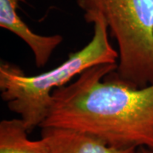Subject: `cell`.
Instances as JSON below:
<instances>
[{"label": "cell", "instance_id": "52a82bcc", "mask_svg": "<svg viewBox=\"0 0 153 153\" xmlns=\"http://www.w3.org/2000/svg\"><path fill=\"white\" fill-rule=\"evenodd\" d=\"M135 153H153V149L145 147V146H140V147L137 148Z\"/></svg>", "mask_w": 153, "mask_h": 153}, {"label": "cell", "instance_id": "7a4b0ae2", "mask_svg": "<svg viewBox=\"0 0 153 153\" xmlns=\"http://www.w3.org/2000/svg\"><path fill=\"white\" fill-rule=\"evenodd\" d=\"M94 25L88 44L55 68L35 76H28L22 68L8 61L0 63V94L8 108L20 116L27 131L41 127L49 114L52 94L96 65L117 64V51L109 40V30L100 14L83 16Z\"/></svg>", "mask_w": 153, "mask_h": 153}, {"label": "cell", "instance_id": "5b68a950", "mask_svg": "<svg viewBox=\"0 0 153 153\" xmlns=\"http://www.w3.org/2000/svg\"><path fill=\"white\" fill-rule=\"evenodd\" d=\"M50 153H135L137 148H117L86 133L64 128H41Z\"/></svg>", "mask_w": 153, "mask_h": 153}, {"label": "cell", "instance_id": "277c9868", "mask_svg": "<svg viewBox=\"0 0 153 153\" xmlns=\"http://www.w3.org/2000/svg\"><path fill=\"white\" fill-rule=\"evenodd\" d=\"M24 0H0V27L10 31L23 40L32 50L36 66L44 67L60 46L63 37L59 34L44 36L35 33L23 22L17 13V8Z\"/></svg>", "mask_w": 153, "mask_h": 153}, {"label": "cell", "instance_id": "6da1fadb", "mask_svg": "<svg viewBox=\"0 0 153 153\" xmlns=\"http://www.w3.org/2000/svg\"><path fill=\"white\" fill-rule=\"evenodd\" d=\"M116 69L94 66L55 89L40 128L86 133L114 147L153 149V83L134 88L106 76Z\"/></svg>", "mask_w": 153, "mask_h": 153}, {"label": "cell", "instance_id": "3957f363", "mask_svg": "<svg viewBox=\"0 0 153 153\" xmlns=\"http://www.w3.org/2000/svg\"><path fill=\"white\" fill-rule=\"evenodd\" d=\"M83 16L98 13L117 44L107 77L134 88L153 83V0H76Z\"/></svg>", "mask_w": 153, "mask_h": 153}, {"label": "cell", "instance_id": "8992f818", "mask_svg": "<svg viewBox=\"0 0 153 153\" xmlns=\"http://www.w3.org/2000/svg\"><path fill=\"white\" fill-rule=\"evenodd\" d=\"M21 118L0 122V153H50L43 138L32 140Z\"/></svg>", "mask_w": 153, "mask_h": 153}]
</instances>
